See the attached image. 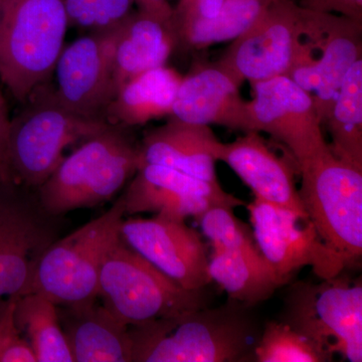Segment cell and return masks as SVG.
I'll return each mask as SVG.
<instances>
[{
	"instance_id": "obj_1",
	"label": "cell",
	"mask_w": 362,
	"mask_h": 362,
	"mask_svg": "<svg viewBox=\"0 0 362 362\" xmlns=\"http://www.w3.org/2000/svg\"><path fill=\"white\" fill-rule=\"evenodd\" d=\"M250 307L230 300L129 327L132 362L254 361L261 337Z\"/></svg>"
},
{
	"instance_id": "obj_2",
	"label": "cell",
	"mask_w": 362,
	"mask_h": 362,
	"mask_svg": "<svg viewBox=\"0 0 362 362\" xmlns=\"http://www.w3.org/2000/svg\"><path fill=\"white\" fill-rule=\"evenodd\" d=\"M110 126L106 120L69 110L54 87L40 86L9 122L6 154L11 181L18 187L39 188L65 158L66 148Z\"/></svg>"
},
{
	"instance_id": "obj_3",
	"label": "cell",
	"mask_w": 362,
	"mask_h": 362,
	"mask_svg": "<svg viewBox=\"0 0 362 362\" xmlns=\"http://www.w3.org/2000/svg\"><path fill=\"white\" fill-rule=\"evenodd\" d=\"M68 28L65 0H0V80L16 101L49 83Z\"/></svg>"
},
{
	"instance_id": "obj_4",
	"label": "cell",
	"mask_w": 362,
	"mask_h": 362,
	"mask_svg": "<svg viewBox=\"0 0 362 362\" xmlns=\"http://www.w3.org/2000/svg\"><path fill=\"white\" fill-rule=\"evenodd\" d=\"M141 164L124 128L110 126L81 143L39 187L45 213L59 216L110 201Z\"/></svg>"
},
{
	"instance_id": "obj_5",
	"label": "cell",
	"mask_w": 362,
	"mask_h": 362,
	"mask_svg": "<svg viewBox=\"0 0 362 362\" xmlns=\"http://www.w3.org/2000/svg\"><path fill=\"white\" fill-rule=\"evenodd\" d=\"M98 299L128 327L181 315L209 305L206 288L185 289L122 239L105 259L100 272Z\"/></svg>"
},
{
	"instance_id": "obj_6",
	"label": "cell",
	"mask_w": 362,
	"mask_h": 362,
	"mask_svg": "<svg viewBox=\"0 0 362 362\" xmlns=\"http://www.w3.org/2000/svg\"><path fill=\"white\" fill-rule=\"evenodd\" d=\"M125 214L120 197L102 216L63 239L54 240L40 255L30 293H40L64 307L96 300L100 272L121 239Z\"/></svg>"
},
{
	"instance_id": "obj_7",
	"label": "cell",
	"mask_w": 362,
	"mask_h": 362,
	"mask_svg": "<svg viewBox=\"0 0 362 362\" xmlns=\"http://www.w3.org/2000/svg\"><path fill=\"white\" fill-rule=\"evenodd\" d=\"M298 168L300 197L319 237L346 268L356 265L362 255V169L330 147Z\"/></svg>"
},
{
	"instance_id": "obj_8",
	"label": "cell",
	"mask_w": 362,
	"mask_h": 362,
	"mask_svg": "<svg viewBox=\"0 0 362 362\" xmlns=\"http://www.w3.org/2000/svg\"><path fill=\"white\" fill-rule=\"evenodd\" d=\"M280 321L332 354L362 361V285L341 274L319 284L297 282L285 298Z\"/></svg>"
},
{
	"instance_id": "obj_9",
	"label": "cell",
	"mask_w": 362,
	"mask_h": 362,
	"mask_svg": "<svg viewBox=\"0 0 362 362\" xmlns=\"http://www.w3.org/2000/svg\"><path fill=\"white\" fill-rule=\"evenodd\" d=\"M303 6L293 0H275L254 25L216 62L240 85L287 76L304 42Z\"/></svg>"
},
{
	"instance_id": "obj_10",
	"label": "cell",
	"mask_w": 362,
	"mask_h": 362,
	"mask_svg": "<svg viewBox=\"0 0 362 362\" xmlns=\"http://www.w3.org/2000/svg\"><path fill=\"white\" fill-rule=\"evenodd\" d=\"M247 209L259 252L287 282L304 267H311L322 280L337 277L346 268L309 218L256 197Z\"/></svg>"
},
{
	"instance_id": "obj_11",
	"label": "cell",
	"mask_w": 362,
	"mask_h": 362,
	"mask_svg": "<svg viewBox=\"0 0 362 362\" xmlns=\"http://www.w3.org/2000/svg\"><path fill=\"white\" fill-rule=\"evenodd\" d=\"M119 25L88 33L62 51L54 71V90L59 101L74 113L105 120L117 93L114 51Z\"/></svg>"
},
{
	"instance_id": "obj_12",
	"label": "cell",
	"mask_w": 362,
	"mask_h": 362,
	"mask_svg": "<svg viewBox=\"0 0 362 362\" xmlns=\"http://www.w3.org/2000/svg\"><path fill=\"white\" fill-rule=\"evenodd\" d=\"M252 86L255 131L284 145L298 166L329 148L310 93L286 76Z\"/></svg>"
},
{
	"instance_id": "obj_13",
	"label": "cell",
	"mask_w": 362,
	"mask_h": 362,
	"mask_svg": "<svg viewBox=\"0 0 362 362\" xmlns=\"http://www.w3.org/2000/svg\"><path fill=\"white\" fill-rule=\"evenodd\" d=\"M120 237L185 289H204L211 284L206 244L185 221L157 214L151 218H127L121 225Z\"/></svg>"
},
{
	"instance_id": "obj_14",
	"label": "cell",
	"mask_w": 362,
	"mask_h": 362,
	"mask_svg": "<svg viewBox=\"0 0 362 362\" xmlns=\"http://www.w3.org/2000/svg\"><path fill=\"white\" fill-rule=\"evenodd\" d=\"M121 197L126 214L150 213L178 221L197 218L214 206H245L218 182L157 164L140 165Z\"/></svg>"
},
{
	"instance_id": "obj_15",
	"label": "cell",
	"mask_w": 362,
	"mask_h": 362,
	"mask_svg": "<svg viewBox=\"0 0 362 362\" xmlns=\"http://www.w3.org/2000/svg\"><path fill=\"white\" fill-rule=\"evenodd\" d=\"M0 181V304L30 293L40 255L54 242L51 230L18 194Z\"/></svg>"
},
{
	"instance_id": "obj_16",
	"label": "cell",
	"mask_w": 362,
	"mask_h": 362,
	"mask_svg": "<svg viewBox=\"0 0 362 362\" xmlns=\"http://www.w3.org/2000/svg\"><path fill=\"white\" fill-rule=\"evenodd\" d=\"M304 40L317 59V85L312 97L322 125L343 80L362 59V20L303 7Z\"/></svg>"
},
{
	"instance_id": "obj_17",
	"label": "cell",
	"mask_w": 362,
	"mask_h": 362,
	"mask_svg": "<svg viewBox=\"0 0 362 362\" xmlns=\"http://www.w3.org/2000/svg\"><path fill=\"white\" fill-rule=\"evenodd\" d=\"M240 83L216 63L197 66L182 77L169 118L244 133L255 131L251 105L240 95Z\"/></svg>"
},
{
	"instance_id": "obj_18",
	"label": "cell",
	"mask_w": 362,
	"mask_h": 362,
	"mask_svg": "<svg viewBox=\"0 0 362 362\" xmlns=\"http://www.w3.org/2000/svg\"><path fill=\"white\" fill-rule=\"evenodd\" d=\"M218 161L232 168L256 199L290 209L308 220L292 168L276 156L259 132L250 131L232 142H221Z\"/></svg>"
},
{
	"instance_id": "obj_19",
	"label": "cell",
	"mask_w": 362,
	"mask_h": 362,
	"mask_svg": "<svg viewBox=\"0 0 362 362\" xmlns=\"http://www.w3.org/2000/svg\"><path fill=\"white\" fill-rule=\"evenodd\" d=\"M221 142L207 125L169 118L145 135L139 147L141 164H157L218 182L216 162Z\"/></svg>"
},
{
	"instance_id": "obj_20",
	"label": "cell",
	"mask_w": 362,
	"mask_h": 362,
	"mask_svg": "<svg viewBox=\"0 0 362 362\" xmlns=\"http://www.w3.org/2000/svg\"><path fill=\"white\" fill-rule=\"evenodd\" d=\"M97 300L59 316L76 362H132L130 329Z\"/></svg>"
},
{
	"instance_id": "obj_21",
	"label": "cell",
	"mask_w": 362,
	"mask_h": 362,
	"mask_svg": "<svg viewBox=\"0 0 362 362\" xmlns=\"http://www.w3.org/2000/svg\"><path fill=\"white\" fill-rule=\"evenodd\" d=\"M177 45L175 30L141 11H133L119 25L114 51L117 90L127 81L165 66Z\"/></svg>"
},
{
	"instance_id": "obj_22",
	"label": "cell",
	"mask_w": 362,
	"mask_h": 362,
	"mask_svg": "<svg viewBox=\"0 0 362 362\" xmlns=\"http://www.w3.org/2000/svg\"><path fill=\"white\" fill-rule=\"evenodd\" d=\"M181 80L180 73L166 66L136 76L117 90L105 120L126 129L170 116Z\"/></svg>"
},
{
	"instance_id": "obj_23",
	"label": "cell",
	"mask_w": 362,
	"mask_h": 362,
	"mask_svg": "<svg viewBox=\"0 0 362 362\" xmlns=\"http://www.w3.org/2000/svg\"><path fill=\"white\" fill-rule=\"evenodd\" d=\"M209 274L233 301L256 306L287 284L271 264L256 250H214L209 257Z\"/></svg>"
},
{
	"instance_id": "obj_24",
	"label": "cell",
	"mask_w": 362,
	"mask_h": 362,
	"mask_svg": "<svg viewBox=\"0 0 362 362\" xmlns=\"http://www.w3.org/2000/svg\"><path fill=\"white\" fill-rule=\"evenodd\" d=\"M14 317L37 362L75 361L62 326L58 305L49 298L33 292L18 296Z\"/></svg>"
},
{
	"instance_id": "obj_25",
	"label": "cell",
	"mask_w": 362,
	"mask_h": 362,
	"mask_svg": "<svg viewBox=\"0 0 362 362\" xmlns=\"http://www.w3.org/2000/svg\"><path fill=\"white\" fill-rule=\"evenodd\" d=\"M326 124L331 151L362 169V59L343 80Z\"/></svg>"
},
{
	"instance_id": "obj_26",
	"label": "cell",
	"mask_w": 362,
	"mask_h": 362,
	"mask_svg": "<svg viewBox=\"0 0 362 362\" xmlns=\"http://www.w3.org/2000/svg\"><path fill=\"white\" fill-rule=\"evenodd\" d=\"M275 0H223L218 16L197 21L176 33L177 45L204 49L230 42L246 32Z\"/></svg>"
},
{
	"instance_id": "obj_27",
	"label": "cell",
	"mask_w": 362,
	"mask_h": 362,
	"mask_svg": "<svg viewBox=\"0 0 362 362\" xmlns=\"http://www.w3.org/2000/svg\"><path fill=\"white\" fill-rule=\"evenodd\" d=\"M334 354L282 321H269L254 351L256 362H329Z\"/></svg>"
},
{
	"instance_id": "obj_28",
	"label": "cell",
	"mask_w": 362,
	"mask_h": 362,
	"mask_svg": "<svg viewBox=\"0 0 362 362\" xmlns=\"http://www.w3.org/2000/svg\"><path fill=\"white\" fill-rule=\"evenodd\" d=\"M195 218L214 250L259 249L252 228L235 216L232 207L214 206Z\"/></svg>"
},
{
	"instance_id": "obj_29",
	"label": "cell",
	"mask_w": 362,
	"mask_h": 362,
	"mask_svg": "<svg viewBox=\"0 0 362 362\" xmlns=\"http://www.w3.org/2000/svg\"><path fill=\"white\" fill-rule=\"evenodd\" d=\"M69 28L103 32L123 23L133 13L135 0H65Z\"/></svg>"
},
{
	"instance_id": "obj_30",
	"label": "cell",
	"mask_w": 362,
	"mask_h": 362,
	"mask_svg": "<svg viewBox=\"0 0 362 362\" xmlns=\"http://www.w3.org/2000/svg\"><path fill=\"white\" fill-rule=\"evenodd\" d=\"M18 297L7 298L0 304V362H37L32 347L16 325L14 309Z\"/></svg>"
},
{
	"instance_id": "obj_31",
	"label": "cell",
	"mask_w": 362,
	"mask_h": 362,
	"mask_svg": "<svg viewBox=\"0 0 362 362\" xmlns=\"http://www.w3.org/2000/svg\"><path fill=\"white\" fill-rule=\"evenodd\" d=\"M223 0H178L173 8V28L176 33L197 21L218 16Z\"/></svg>"
},
{
	"instance_id": "obj_32",
	"label": "cell",
	"mask_w": 362,
	"mask_h": 362,
	"mask_svg": "<svg viewBox=\"0 0 362 362\" xmlns=\"http://www.w3.org/2000/svg\"><path fill=\"white\" fill-rule=\"evenodd\" d=\"M301 6L362 20V0H302Z\"/></svg>"
},
{
	"instance_id": "obj_33",
	"label": "cell",
	"mask_w": 362,
	"mask_h": 362,
	"mask_svg": "<svg viewBox=\"0 0 362 362\" xmlns=\"http://www.w3.org/2000/svg\"><path fill=\"white\" fill-rule=\"evenodd\" d=\"M11 118L7 112L6 102L0 92V180L4 183H13L7 166V134Z\"/></svg>"
},
{
	"instance_id": "obj_34",
	"label": "cell",
	"mask_w": 362,
	"mask_h": 362,
	"mask_svg": "<svg viewBox=\"0 0 362 362\" xmlns=\"http://www.w3.org/2000/svg\"><path fill=\"white\" fill-rule=\"evenodd\" d=\"M135 4L139 8L138 11L149 14L173 28V7L168 0H135Z\"/></svg>"
},
{
	"instance_id": "obj_35",
	"label": "cell",
	"mask_w": 362,
	"mask_h": 362,
	"mask_svg": "<svg viewBox=\"0 0 362 362\" xmlns=\"http://www.w3.org/2000/svg\"><path fill=\"white\" fill-rule=\"evenodd\" d=\"M0 181H1V180H0Z\"/></svg>"
}]
</instances>
